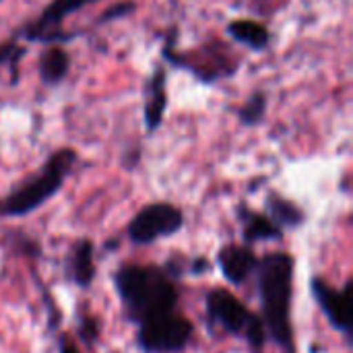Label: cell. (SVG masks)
Here are the masks:
<instances>
[{"instance_id":"obj_1","label":"cell","mask_w":353,"mask_h":353,"mask_svg":"<svg viewBox=\"0 0 353 353\" xmlns=\"http://www.w3.org/2000/svg\"><path fill=\"white\" fill-rule=\"evenodd\" d=\"M256 271L263 325L281 350L292 353L294 335L290 323V308L294 292V259L285 252H273L259 261Z\"/></svg>"},{"instance_id":"obj_2","label":"cell","mask_w":353,"mask_h":353,"mask_svg":"<svg viewBox=\"0 0 353 353\" xmlns=\"http://www.w3.org/2000/svg\"><path fill=\"white\" fill-rule=\"evenodd\" d=\"M114 283L126 314L134 323L178 310V290L172 281V273L155 267L124 265L116 271Z\"/></svg>"},{"instance_id":"obj_3","label":"cell","mask_w":353,"mask_h":353,"mask_svg":"<svg viewBox=\"0 0 353 353\" xmlns=\"http://www.w3.org/2000/svg\"><path fill=\"white\" fill-rule=\"evenodd\" d=\"M74 161H77L74 149L64 147L52 153L35 176L27 178L8 196L0 201V217H23L39 209L62 188Z\"/></svg>"},{"instance_id":"obj_4","label":"cell","mask_w":353,"mask_h":353,"mask_svg":"<svg viewBox=\"0 0 353 353\" xmlns=\"http://www.w3.org/2000/svg\"><path fill=\"white\" fill-rule=\"evenodd\" d=\"M209 321L221 331L248 341L252 352H261L267 341V329L263 321L250 312L234 294L228 290H211L205 298Z\"/></svg>"},{"instance_id":"obj_5","label":"cell","mask_w":353,"mask_h":353,"mask_svg":"<svg viewBox=\"0 0 353 353\" xmlns=\"http://www.w3.org/2000/svg\"><path fill=\"white\" fill-rule=\"evenodd\" d=\"M163 56L172 64L188 68L203 83H215L219 79H228L240 68L238 66L240 60L232 54V50L223 41L217 39H211L188 54H178L174 46L165 43Z\"/></svg>"},{"instance_id":"obj_6","label":"cell","mask_w":353,"mask_h":353,"mask_svg":"<svg viewBox=\"0 0 353 353\" xmlns=\"http://www.w3.org/2000/svg\"><path fill=\"white\" fill-rule=\"evenodd\" d=\"M137 343L145 353H180L192 337V323L178 310L147 316L137 323Z\"/></svg>"},{"instance_id":"obj_7","label":"cell","mask_w":353,"mask_h":353,"mask_svg":"<svg viewBox=\"0 0 353 353\" xmlns=\"http://www.w3.org/2000/svg\"><path fill=\"white\" fill-rule=\"evenodd\" d=\"M184 225V215L170 203H153L143 207L128 223V238L134 244L147 246L161 238L174 236Z\"/></svg>"},{"instance_id":"obj_8","label":"cell","mask_w":353,"mask_h":353,"mask_svg":"<svg viewBox=\"0 0 353 353\" xmlns=\"http://www.w3.org/2000/svg\"><path fill=\"white\" fill-rule=\"evenodd\" d=\"M97 2V0H52L39 14L35 21H31L29 25H25L21 29V35L29 41H41V43H62L72 39L74 33H68L62 29L64 19L74 12L81 10L83 6Z\"/></svg>"},{"instance_id":"obj_9","label":"cell","mask_w":353,"mask_h":353,"mask_svg":"<svg viewBox=\"0 0 353 353\" xmlns=\"http://www.w3.org/2000/svg\"><path fill=\"white\" fill-rule=\"evenodd\" d=\"M310 290L329 323L347 339H352V283H347L343 290H335L321 277H314Z\"/></svg>"},{"instance_id":"obj_10","label":"cell","mask_w":353,"mask_h":353,"mask_svg":"<svg viewBox=\"0 0 353 353\" xmlns=\"http://www.w3.org/2000/svg\"><path fill=\"white\" fill-rule=\"evenodd\" d=\"M217 263L221 267L223 277L232 283V285H242L254 271L259 265L256 254L248 248V246H238V244H230L223 246L217 254Z\"/></svg>"},{"instance_id":"obj_11","label":"cell","mask_w":353,"mask_h":353,"mask_svg":"<svg viewBox=\"0 0 353 353\" xmlns=\"http://www.w3.org/2000/svg\"><path fill=\"white\" fill-rule=\"evenodd\" d=\"M165 68L157 66L153 70V74L149 77L147 85H145V126L149 132H155L161 126L165 108H168V87H165Z\"/></svg>"},{"instance_id":"obj_12","label":"cell","mask_w":353,"mask_h":353,"mask_svg":"<svg viewBox=\"0 0 353 353\" xmlns=\"http://www.w3.org/2000/svg\"><path fill=\"white\" fill-rule=\"evenodd\" d=\"M68 275L79 288H89L95 279V261L91 240H79L68 254Z\"/></svg>"},{"instance_id":"obj_13","label":"cell","mask_w":353,"mask_h":353,"mask_svg":"<svg viewBox=\"0 0 353 353\" xmlns=\"http://www.w3.org/2000/svg\"><path fill=\"white\" fill-rule=\"evenodd\" d=\"M228 33L234 41L254 50V52H263L269 41H271V35H269V29L254 21V19H236L228 25Z\"/></svg>"},{"instance_id":"obj_14","label":"cell","mask_w":353,"mask_h":353,"mask_svg":"<svg viewBox=\"0 0 353 353\" xmlns=\"http://www.w3.org/2000/svg\"><path fill=\"white\" fill-rule=\"evenodd\" d=\"M240 221L244 228V240L248 244L261 242V240H279L281 238V228H277L267 215L248 211L246 207H240Z\"/></svg>"},{"instance_id":"obj_15","label":"cell","mask_w":353,"mask_h":353,"mask_svg":"<svg viewBox=\"0 0 353 353\" xmlns=\"http://www.w3.org/2000/svg\"><path fill=\"white\" fill-rule=\"evenodd\" d=\"M70 58L60 43H50L39 58V79L46 85H58L68 74Z\"/></svg>"},{"instance_id":"obj_16","label":"cell","mask_w":353,"mask_h":353,"mask_svg":"<svg viewBox=\"0 0 353 353\" xmlns=\"http://www.w3.org/2000/svg\"><path fill=\"white\" fill-rule=\"evenodd\" d=\"M267 217L277 225V228H298L304 221V213L300 211L298 205L292 201L271 192L267 196Z\"/></svg>"},{"instance_id":"obj_17","label":"cell","mask_w":353,"mask_h":353,"mask_svg":"<svg viewBox=\"0 0 353 353\" xmlns=\"http://www.w3.org/2000/svg\"><path fill=\"white\" fill-rule=\"evenodd\" d=\"M265 112H267V95L261 93V91H256L238 110V120L244 126H256L265 118Z\"/></svg>"},{"instance_id":"obj_18","label":"cell","mask_w":353,"mask_h":353,"mask_svg":"<svg viewBox=\"0 0 353 353\" xmlns=\"http://www.w3.org/2000/svg\"><path fill=\"white\" fill-rule=\"evenodd\" d=\"M23 54H25V50H23L21 46H17L12 39L0 43V66H2V64H8V66H10V70H12V81H17V64H19V60H21Z\"/></svg>"},{"instance_id":"obj_19","label":"cell","mask_w":353,"mask_h":353,"mask_svg":"<svg viewBox=\"0 0 353 353\" xmlns=\"http://www.w3.org/2000/svg\"><path fill=\"white\" fill-rule=\"evenodd\" d=\"M134 8H137V4H134L132 0L116 2V4H112L108 10L101 12V17L97 19V23H110V21H116V19H124V17H128Z\"/></svg>"},{"instance_id":"obj_20","label":"cell","mask_w":353,"mask_h":353,"mask_svg":"<svg viewBox=\"0 0 353 353\" xmlns=\"http://www.w3.org/2000/svg\"><path fill=\"white\" fill-rule=\"evenodd\" d=\"M250 2H252V6H254L256 12L269 14V12H275L279 8H283L290 0H250Z\"/></svg>"},{"instance_id":"obj_21","label":"cell","mask_w":353,"mask_h":353,"mask_svg":"<svg viewBox=\"0 0 353 353\" xmlns=\"http://www.w3.org/2000/svg\"><path fill=\"white\" fill-rule=\"evenodd\" d=\"M81 337H83L85 341H93V339L97 337V325H95V321L85 319V321L81 323Z\"/></svg>"},{"instance_id":"obj_22","label":"cell","mask_w":353,"mask_h":353,"mask_svg":"<svg viewBox=\"0 0 353 353\" xmlns=\"http://www.w3.org/2000/svg\"><path fill=\"white\" fill-rule=\"evenodd\" d=\"M58 353H79V347H77V343L70 339V337H62L60 341H58Z\"/></svg>"},{"instance_id":"obj_23","label":"cell","mask_w":353,"mask_h":353,"mask_svg":"<svg viewBox=\"0 0 353 353\" xmlns=\"http://www.w3.org/2000/svg\"><path fill=\"white\" fill-rule=\"evenodd\" d=\"M209 265H207V261L205 259H196L194 261V273H201V269H207Z\"/></svg>"},{"instance_id":"obj_24","label":"cell","mask_w":353,"mask_h":353,"mask_svg":"<svg viewBox=\"0 0 353 353\" xmlns=\"http://www.w3.org/2000/svg\"><path fill=\"white\" fill-rule=\"evenodd\" d=\"M0 2H2V0H0Z\"/></svg>"}]
</instances>
